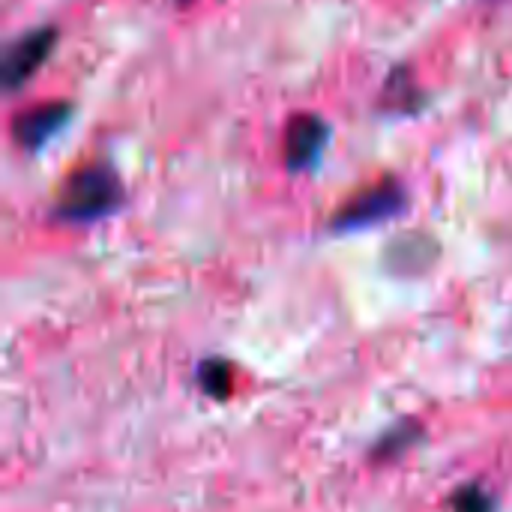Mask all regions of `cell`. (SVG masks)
<instances>
[{
	"label": "cell",
	"mask_w": 512,
	"mask_h": 512,
	"mask_svg": "<svg viewBox=\"0 0 512 512\" xmlns=\"http://www.w3.org/2000/svg\"><path fill=\"white\" fill-rule=\"evenodd\" d=\"M123 204V183L105 162H90L72 171L54 201V216L69 225H87L111 216Z\"/></svg>",
	"instance_id": "cell-1"
},
{
	"label": "cell",
	"mask_w": 512,
	"mask_h": 512,
	"mask_svg": "<svg viewBox=\"0 0 512 512\" xmlns=\"http://www.w3.org/2000/svg\"><path fill=\"white\" fill-rule=\"evenodd\" d=\"M405 207V189L396 180H381L363 192H357L330 222L333 231L348 234V231H360V228H372L378 222H387L393 216H399Z\"/></svg>",
	"instance_id": "cell-2"
},
{
	"label": "cell",
	"mask_w": 512,
	"mask_h": 512,
	"mask_svg": "<svg viewBox=\"0 0 512 512\" xmlns=\"http://www.w3.org/2000/svg\"><path fill=\"white\" fill-rule=\"evenodd\" d=\"M57 42V30L54 27H36L24 36H18L3 57V84L9 93H15L18 87H24L36 69L48 60V54L54 51Z\"/></svg>",
	"instance_id": "cell-3"
},
{
	"label": "cell",
	"mask_w": 512,
	"mask_h": 512,
	"mask_svg": "<svg viewBox=\"0 0 512 512\" xmlns=\"http://www.w3.org/2000/svg\"><path fill=\"white\" fill-rule=\"evenodd\" d=\"M72 117V105L69 102H42V105H33L27 111H21L15 120H12V141L21 147V150H39L45 147Z\"/></svg>",
	"instance_id": "cell-4"
},
{
	"label": "cell",
	"mask_w": 512,
	"mask_h": 512,
	"mask_svg": "<svg viewBox=\"0 0 512 512\" xmlns=\"http://www.w3.org/2000/svg\"><path fill=\"white\" fill-rule=\"evenodd\" d=\"M330 141V126L318 114H297L285 129V162L291 171L312 168Z\"/></svg>",
	"instance_id": "cell-5"
},
{
	"label": "cell",
	"mask_w": 512,
	"mask_h": 512,
	"mask_svg": "<svg viewBox=\"0 0 512 512\" xmlns=\"http://www.w3.org/2000/svg\"><path fill=\"white\" fill-rule=\"evenodd\" d=\"M198 384L210 399H228L234 390V369L225 360H204L198 366Z\"/></svg>",
	"instance_id": "cell-6"
},
{
	"label": "cell",
	"mask_w": 512,
	"mask_h": 512,
	"mask_svg": "<svg viewBox=\"0 0 512 512\" xmlns=\"http://www.w3.org/2000/svg\"><path fill=\"white\" fill-rule=\"evenodd\" d=\"M420 438V426L414 423V420H405V423H399V426H393L387 435H381L378 438V444H375V450H372V459H396V456H402L414 441Z\"/></svg>",
	"instance_id": "cell-7"
},
{
	"label": "cell",
	"mask_w": 512,
	"mask_h": 512,
	"mask_svg": "<svg viewBox=\"0 0 512 512\" xmlns=\"http://www.w3.org/2000/svg\"><path fill=\"white\" fill-rule=\"evenodd\" d=\"M495 498L483 486H462L453 495V512H495Z\"/></svg>",
	"instance_id": "cell-8"
}]
</instances>
